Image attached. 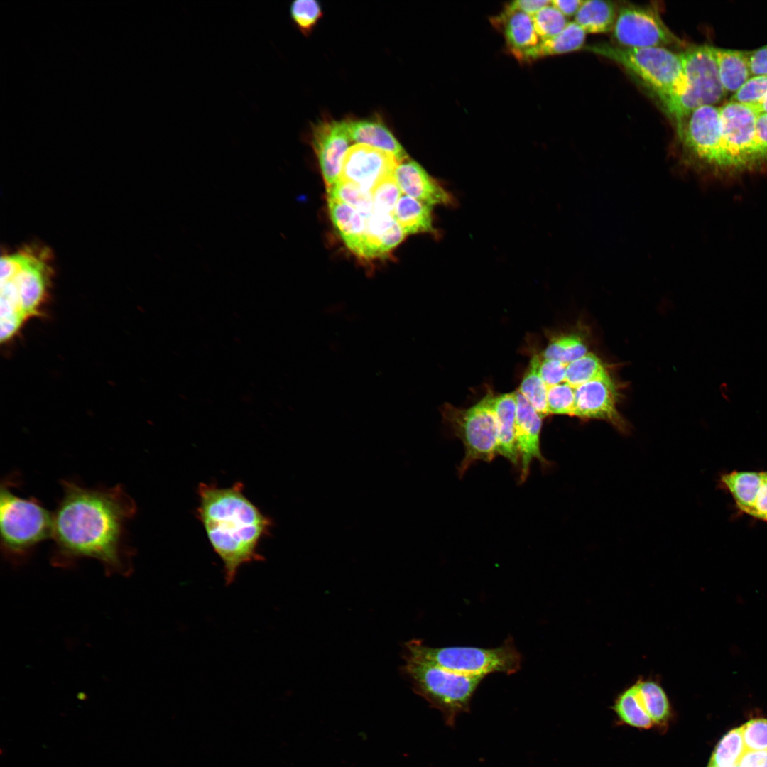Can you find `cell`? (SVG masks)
<instances>
[{
    "label": "cell",
    "instance_id": "obj_27",
    "mask_svg": "<svg viewBox=\"0 0 767 767\" xmlns=\"http://www.w3.org/2000/svg\"><path fill=\"white\" fill-rule=\"evenodd\" d=\"M641 704L654 724L664 726L671 717L668 697L659 682L639 678L635 682Z\"/></svg>",
    "mask_w": 767,
    "mask_h": 767
},
{
    "label": "cell",
    "instance_id": "obj_45",
    "mask_svg": "<svg viewBox=\"0 0 767 767\" xmlns=\"http://www.w3.org/2000/svg\"><path fill=\"white\" fill-rule=\"evenodd\" d=\"M736 767H767V751L746 750Z\"/></svg>",
    "mask_w": 767,
    "mask_h": 767
},
{
    "label": "cell",
    "instance_id": "obj_13",
    "mask_svg": "<svg viewBox=\"0 0 767 767\" xmlns=\"http://www.w3.org/2000/svg\"><path fill=\"white\" fill-rule=\"evenodd\" d=\"M351 141L346 120H322L312 126L311 142L326 190L339 180Z\"/></svg>",
    "mask_w": 767,
    "mask_h": 767
},
{
    "label": "cell",
    "instance_id": "obj_33",
    "mask_svg": "<svg viewBox=\"0 0 767 767\" xmlns=\"http://www.w3.org/2000/svg\"><path fill=\"white\" fill-rule=\"evenodd\" d=\"M606 374L601 360L589 352L567 365L565 382L575 388Z\"/></svg>",
    "mask_w": 767,
    "mask_h": 767
},
{
    "label": "cell",
    "instance_id": "obj_7",
    "mask_svg": "<svg viewBox=\"0 0 767 767\" xmlns=\"http://www.w3.org/2000/svg\"><path fill=\"white\" fill-rule=\"evenodd\" d=\"M678 54L687 89L683 96L665 106L676 121L678 133L692 111L703 106L714 105L726 95L713 47L694 46Z\"/></svg>",
    "mask_w": 767,
    "mask_h": 767
},
{
    "label": "cell",
    "instance_id": "obj_22",
    "mask_svg": "<svg viewBox=\"0 0 767 767\" xmlns=\"http://www.w3.org/2000/svg\"><path fill=\"white\" fill-rule=\"evenodd\" d=\"M330 219L346 246L361 257L366 232V217L353 207L327 197Z\"/></svg>",
    "mask_w": 767,
    "mask_h": 767
},
{
    "label": "cell",
    "instance_id": "obj_52",
    "mask_svg": "<svg viewBox=\"0 0 767 767\" xmlns=\"http://www.w3.org/2000/svg\"><path fill=\"white\" fill-rule=\"evenodd\" d=\"M765 479L767 481V472H764Z\"/></svg>",
    "mask_w": 767,
    "mask_h": 767
},
{
    "label": "cell",
    "instance_id": "obj_18",
    "mask_svg": "<svg viewBox=\"0 0 767 767\" xmlns=\"http://www.w3.org/2000/svg\"><path fill=\"white\" fill-rule=\"evenodd\" d=\"M494 23L501 28L511 53L519 60L531 61L533 53L541 42L531 16L506 6Z\"/></svg>",
    "mask_w": 767,
    "mask_h": 767
},
{
    "label": "cell",
    "instance_id": "obj_32",
    "mask_svg": "<svg viewBox=\"0 0 767 767\" xmlns=\"http://www.w3.org/2000/svg\"><path fill=\"white\" fill-rule=\"evenodd\" d=\"M327 197L347 204L366 217L373 212L371 193L363 192L357 186L348 181L339 179L335 184L327 190Z\"/></svg>",
    "mask_w": 767,
    "mask_h": 767
},
{
    "label": "cell",
    "instance_id": "obj_14",
    "mask_svg": "<svg viewBox=\"0 0 767 767\" xmlns=\"http://www.w3.org/2000/svg\"><path fill=\"white\" fill-rule=\"evenodd\" d=\"M616 393L609 374L575 388L573 415L608 420L624 428L616 407Z\"/></svg>",
    "mask_w": 767,
    "mask_h": 767
},
{
    "label": "cell",
    "instance_id": "obj_47",
    "mask_svg": "<svg viewBox=\"0 0 767 767\" xmlns=\"http://www.w3.org/2000/svg\"><path fill=\"white\" fill-rule=\"evenodd\" d=\"M752 517L767 521V481L765 480L758 496L754 506L749 513Z\"/></svg>",
    "mask_w": 767,
    "mask_h": 767
},
{
    "label": "cell",
    "instance_id": "obj_38",
    "mask_svg": "<svg viewBox=\"0 0 767 767\" xmlns=\"http://www.w3.org/2000/svg\"><path fill=\"white\" fill-rule=\"evenodd\" d=\"M547 405L549 414L573 415L575 388L566 382L548 387Z\"/></svg>",
    "mask_w": 767,
    "mask_h": 767
},
{
    "label": "cell",
    "instance_id": "obj_20",
    "mask_svg": "<svg viewBox=\"0 0 767 767\" xmlns=\"http://www.w3.org/2000/svg\"><path fill=\"white\" fill-rule=\"evenodd\" d=\"M516 408V392L494 396L493 410L497 424L499 455L515 467L519 466L515 435Z\"/></svg>",
    "mask_w": 767,
    "mask_h": 767
},
{
    "label": "cell",
    "instance_id": "obj_30",
    "mask_svg": "<svg viewBox=\"0 0 767 767\" xmlns=\"http://www.w3.org/2000/svg\"><path fill=\"white\" fill-rule=\"evenodd\" d=\"M540 359L535 354L531 359L518 391L542 417L549 414L547 405L548 386L540 376Z\"/></svg>",
    "mask_w": 767,
    "mask_h": 767
},
{
    "label": "cell",
    "instance_id": "obj_50",
    "mask_svg": "<svg viewBox=\"0 0 767 767\" xmlns=\"http://www.w3.org/2000/svg\"><path fill=\"white\" fill-rule=\"evenodd\" d=\"M758 113H766L767 114V95L762 102V103L756 109Z\"/></svg>",
    "mask_w": 767,
    "mask_h": 767
},
{
    "label": "cell",
    "instance_id": "obj_12",
    "mask_svg": "<svg viewBox=\"0 0 767 767\" xmlns=\"http://www.w3.org/2000/svg\"><path fill=\"white\" fill-rule=\"evenodd\" d=\"M398 164L391 153L357 143L348 149L339 179L353 183L363 192L371 193L382 180L393 175Z\"/></svg>",
    "mask_w": 767,
    "mask_h": 767
},
{
    "label": "cell",
    "instance_id": "obj_25",
    "mask_svg": "<svg viewBox=\"0 0 767 767\" xmlns=\"http://www.w3.org/2000/svg\"><path fill=\"white\" fill-rule=\"evenodd\" d=\"M392 215L406 234H435L433 224L432 206L408 195L401 196Z\"/></svg>",
    "mask_w": 767,
    "mask_h": 767
},
{
    "label": "cell",
    "instance_id": "obj_23",
    "mask_svg": "<svg viewBox=\"0 0 767 767\" xmlns=\"http://www.w3.org/2000/svg\"><path fill=\"white\" fill-rule=\"evenodd\" d=\"M720 479L722 484L732 496L739 509L749 514L766 480L764 472L734 471L723 474Z\"/></svg>",
    "mask_w": 767,
    "mask_h": 767
},
{
    "label": "cell",
    "instance_id": "obj_4",
    "mask_svg": "<svg viewBox=\"0 0 767 767\" xmlns=\"http://www.w3.org/2000/svg\"><path fill=\"white\" fill-rule=\"evenodd\" d=\"M585 49L618 62L636 75L657 94L664 107L687 92L679 54L666 48H624L597 43Z\"/></svg>",
    "mask_w": 767,
    "mask_h": 767
},
{
    "label": "cell",
    "instance_id": "obj_16",
    "mask_svg": "<svg viewBox=\"0 0 767 767\" xmlns=\"http://www.w3.org/2000/svg\"><path fill=\"white\" fill-rule=\"evenodd\" d=\"M515 435L519 456L520 480L523 482L529 474L531 462L538 460L543 464L547 461L540 449L542 417L531 403L517 391Z\"/></svg>",
    "mask_w": 767,
    "mask_h": 767
},
{
    "label": "cell",
    "instance_id": "obj_24",
    "mask_svg": "<svg viewBox=\"0 0 767 767\" xmlns=\"http://www.w3.org/2000/svg\"><path fill=\"white\" fill-rule=\"evenodd\" d=\"M713 50L725 92H736L751 75L747 52L714 47Z\"/></svg>",
    "mask_w": 767,
    "mask_h": 767
},
{
    "label": "cell",
    "instance_id": "obj_49",
    "mask_svg": "<svg viewBox=\"0 0 767 767\" xmlns=\"http://www.w3.org/2000/svg\"><path fill=\"white\" fill-rule=\"evenodd\" d=\"M720 393L722 398L726 401H729L731 396V390L726 383H722L720 386Z\"/></svg>",
    "mask_w": 767,
    "mask_h": 767
},
{
    "label": "cell",
    "instance_id": "obj_21",
    "mask_svg": "<svg viewBox=\"0 0 767 767\" xmlns=\"http://www.w3.org/2000/svg\"><path fill=\"white\" fill-rule=\"evenodd\" d=\"M346 123L352 141L388 152L399 163L408 158L403 146L379 120L347 119Z\"/></svg>",
    "mask_w": 767,
    "mask_h": 767
},
{
    "label": "cell",
    "instance_id": "obj_36",
    "mask_svg": "<svg viewBox=\"0 0 767 767\" xmlns=\"http://www.w3.org/2000/svg\"><path fill=\"white\" fill-rule=\"evenodd\" d=\"M290 13L297 28L305 36L312 32L322 16L321 6L315 0L295 1L290 5Z\"/></svg>",
    "mask_w": 767,
    "mask_h": 767
},
{
    "label": "cell",
    "instance_id": "obj_31",
    "mask_svg": "<svg viewBox=\"0 0 767 767\" xmlns=\"http://www.w3.org/2000/svg\"><path fill=\"white\" fill-rule=\"evenodd\" d=\"M741 727L727 733L716 746L709 764L719 767L736 766L746 751Z\"/></svg>",
    "mask_w": 767,
    "mask_h": 767
},
{
    "label": "cell",
    "instance_id": "obj_41",
    "mask_svg": "<svg viewBox=\"0 0 767 767\" xmlns=\"http://www.w3.org/2000/svg\"><path fill=\"white\" fill-rule=\"evenodd\" d=\"M567 365L553 359L541 361L539 373L548 387L565 382Z\"/></svg>",
    "mask_w": 767,
    "mask_h": 767
},
{
    "label": "cell",
    "instance_id": "obj_35",
    "mask_svg": "<svg viewBox=\"0 0 767 767\" xmlns=\"http://www.w3.org/2000/svg\"><path fill=\"white\" fill-rule=\"evenodd\" d=\"M402 192L393 175L382 180L373 190V212L393 214Z\"/></svg>",
    "mask_w": 767,
    "mask_h": 767
},
{
    "label": "cell",
    "instance_id": "obj_9",
    "mask_svg": "<svg viewBox=\"0 0 767 767\" xmlns=\"http://www.w3.org/2000/svg\"><path fill=\"white\" fill-rule=\"evenodd\" d=\"M685 160L692 166L725 171L719 108H697L687 117L678 133Z\"/></svg>",
    "mask_w": 767,
    "mask_h": 767
},
{
    "label": "cell",
    "instance_id": "obj_8",
    "mask_svg": "<svg viewBox=\"0 0 767 767\" xmlns=\"http://www.w3.org/2000/svg\"><path fill=\"white\" fill-rule=\"evenodd\" d=\"M494 396L488 393L466 410L447 408L445 420L463 443L464 455L458 467L462 477L477 461L489 462L499 455L498 430L493 410Z\"/></svg>",
    "mask_w": 767,
    "mask_h": 767
},
{
    "label": "cell",
    "instance_id": "obj_17",
    "mask_svg": "<svg viewBox=\"0 0 767 767\" xmlns=\"http://www.w3.org/2000/svg\"><path fill=\"white\" fill-rule=\"evenodd\" d=\"M393 175L402 193L424 204L433 206L455 203L452 195L413 160L399 163Z\"/></svg>",
    "mask_w": 767,
    "mask_h": 767
},
{
    "label": "cell",
    "instance_id": "obj_51",
    "mask_svg": "<svg viewBox=\"0 0 767 767\" xmlns=\"http://www.w3.org/2000/svg\"><path fill=\"white\" fill-rule=\"evenodd\" d=\"M707 767H719V766H713V765H710V764H708ZM733 767H736V766H733Z\"/></svg>",
    "mask_w": 767,
    "mask_h": 767
},
{
    "label": "cell",
    "instance_id": "obj_44",
    "mask_svg": "<svg viewBox=\"0 0 767 767\" xmlns=\"http://www.w3.org/2000/svg\"><path fill=\"white\" fill-rule=\"evenodd\" d=\"M756 140L758 153L763 161H767V114L759 113L756 121Z\"/></svg>",
    "mask_w": 767,
    "mask_h": 767
},
{
    "label": "cell",
    "instance_id": "obj_11",
    "mask_svg": "<svg viewBox=\"0 0 767 767\" xmlns=\"http://www.w3.org/2000/svg\"><path fill=\"white\" fill-rule=\"evenodd\" d=\"M612 31L619 46L624 48H665L677 41L655 11L633 5L620 7Z\"/></svg>",
    "mask_w": 767,
    "mask_h": 767
},
{
    "label": "cell",
    "instance_id": "obj_19",
    "mask_svg": "<svg viewBox=\"0 0 767 767\" xmlns=\"http://www.w3.org/2000/svg\"><path fill=\"white\" fill-rule=\"evenodd\" d=\"M406 233L393 215L372 212L366 217V232L361 257L374 259L386 255L405 238Z\"/></svg>",
    "mask_w": 767,
    "mask_h": 767
},
{
    "label": "cell",
    "instance_id": "obj_6",
    "mask_svg": "<svg viewBox=\"0 0 767 767\" xmlns=\"http://www.w3.org/2000/svg\"><path fill=\"white\" fill-rule=\"evenodd\" d=\"M405 658L404 674L414 692L439 710L446 724L454 727L457 717L470 709L472 698L485 677L455 673L437 665Z\"/></svg>",
    "mask_w": 767,
    "mask_h": 767
},
{
    "label": "cell",
    "instance_id": "obj_29",
    "mask_svg": "<svg viewBox=\"0 0 767 767\" xmlns=\"http://www.w3.org/2000/svg\"><path fill=\"white\" fill-rule=\"evenodd\" d=\"M613 709L621 722L631 727L649 729L654 724L641 704L635 683L619 695Z\"/></svg>",
    "mask_w": 767,
    "mask_h": 767
},
{
    "label": "cell",
    "instance_id": "obj_15",
    "mask_svg": "<svg viewBox=\"0 0 767 767\" xmlns=\"http://www.w3.org/2000/svg\"><path fill=\"white\" fill-rule=\"evenodd\" d=\"M46 256L44 251L38 254L27 249L26 262L12 279L18 290L21 311L26 319L38 314L47 294L50 270Z\"/></svg>",
    "mask_w": 767,
    "mask_h": 767
},
{
    "label": "cell",
    "instance_id": "obj_37",
    "mask_svg": "<svg viewBox=\"0 0 767 767\" xmlns=\"http://www.w3.org/2000/svg\"><path fill=\"white\" fill-rule=\"evenodd\" d=\"M531 17L535 29L541 40L557 35L569 23L566 17L551 4Z\"/></svg>",
    "mask_w": 767,
    "mask_h": 767
},
{
    "label": "cell",
    "instance_id": "obj_2",
    "mask_svg": "<svg viewBox=\"0 0 767 767\" xmlns=\"http://www.w3.org/2000/svg\"><path fill=\"white\" fill-rule=\"evenodd\" d=\"M197 517L223 563L226 583H232L244 565L261 561L259 545L273 521L245 495L244 485L229 487L200 483Z\"/></svg>",
    "mask_w": 767,
    "mask_h": 767
},
{
    "label": "cell",
    "instance_id": "obj_40",
    "mask_svg": "<svg viewBox=\"0 0 767 767\" xmlns=\"http://www.w3.org/2000/svg\"><path fill=\"white\" fill-rule=\"evenodd\" d=\"M746 750L767 751V719L755 718L741 726Z\"/></svg>",
    "mask_w": 767,
    "mask_h": 767
},
{
    "label": "cell",
    "instance_id": "obj_3",
    "mask_svg": "<svg viewBox=\"0 0 767 767\" xmlns=\"http://www.w3.org/2000/svg\"><path fill=\"white\" fill-rule=\"evenodd\" d=\"M8 477L0 487L1 549L11 563L26 562L36 546L51 538L53 513L35 497L23 498L13 491L18 483Z\"/></svg>",
    "mask_w": 767,
    "mask_h": 767
},
{
    "label": "cell",
    "instance_id": "obj_42",
    "mask_svg": "<svg viewBox=\"0 0 767 767\" xmlns=\"http://www.w3.org/2000/svg\"><path fill=\"white\" fill-rule=\"evenodd\" d=\"M27 250L1 258V283L12 280L23 266Z\"/></svg>",
    "mask_w": 767,
    "mask_h": 767
},
{
    "label": "cell",
    "instance_id": "obj_5",
    "mask_svg": "<svg viewBox=\"0 0 767 767\" xmlns=\"http://www.w3.org/2000/svg\"><path fill=\"white\" fill-rule=\"evenodd\" d=\"M404 658L431 663L446 670L469 675L486 677L493 673L507 675L521 668L522 657L511 637L500 646L479 648L448 646L434 648L413 639L405 645Z\"/></svg>",
    "mask_w": 767,
    "mask_h": 767
},
{
    "label": "cell",
    "instance_id": "obj_10",
    "mask_svg": "<svg viewBox=\"0 0 767 767\" xmlns=\"http://www.w3.org/2000/svg\"><path fill=\"white\" fill-rule=\"evenodd\" d=\"M725 171L756 169L763 162L757 148L756 121L752 107L729 102L719 108Z\"/></svg>",
    "mask_w": 767,
    "mask_h": 767
},
{
    "label": "cell",
    "instance_id": "obj_43",
    "mask_svg": "<svg viewBox=\"0 0 767 767\" xmlns=\"http://www.w3.org/2000/svg\"><path fill=\"white\" fill-rule=\"evenodd\" d=\"M751 75H767V45L751 52H747Z\"/></svg>",
    "mask_w": 767,
    "mask_h": 767
},
{
    "label": "cell",
    "instance_id": "obj_28",
    "mask_svg": "<svg viewBox=\"0 0 767 767\" xmlns=\"http://www.w3.org/2000/svg\"><path fill=\"white\" fill-rule=\"evenodd\" d=\"M586 34L585 31L575 21L569 22L557 35L541 40L533 53L531 61L541 57L580 50L584 45Z\"/></svg>",
    "mask_w": 767,
    "mask_h": 767
},
{
    "label": "cell",
    "instance_id": "obj_48",
    "mask_svg": "<svg viewBox=\"0 0 767 767\" xmlns=\"http://www.w3.org/2000/svg\"><path fill=\"white\" fill-rule=\"evenodd\" d=\"M583 1L582 0H553L551 1V4L556 8L565 17H570L575 16L576 13L581 6Z\"/></svg>",
    "mask_w": 767,
    "mask_h": 767
},
{
    "label": "cell",
    "instance_id": "obj_1",
    "mask_svg": "<svg viewBox=\"0 0 767 767\" xmlns=\"http://www.w3.org/2000/svg\"><path fill=\"white\" fill-rule=\"evenodd\" d=\"M60 484L62 496L53 513L52 565L68 568L89 558L108 575H130L135 551L126 524L136 512L134 500L121 484L88 488L64 479Z\"/></svg>",
    "mask_w": 767,
    "mask_h": 767
},
{
    "label": "cell",
    "instance_id": "obj_46",
    "mask_svg": "<svg viewBox=\"0 0 767 767\" xmlns=\"http://www.w3.org/2000/svg\"><path fill=\"white\" fill-rule=\"evenodd\" d=\"M550 4L551 1L548 0H517L511 2L507 6L533 16Z\"/></svg>",
    "mask_w": 767,
    "mask_h": 767
},
{
    "label": "cell",
    "instance_id": "obj_39",
    "mask_svg": "<svg viewBox=\"0 0 767 767\" xmlns=\"http://www.w3.org/2000/svg\"><path fill=\"white\" fill-rule=\"evenodd\" d=\"M767 95V75L750 77L731 97V102L754 107L756 110Z\"/></svg>",
    "mask_w": 767,
    "mask_h": 767
},
{
    "label": "cell",
    "instance_id": "obj_34",
    "mask_svg": "<svg viewBox=\"0 0 767 767\" xmlns=\"http://www.w3.org/2000/svg\"><path fill=\"white\" fill-rule=\"evenodd\" d=\"M587 349L580 337L575 334L553 339L543 352L544 359L561 361L565 364L587 354Z\"/></svg>",
    "mask_w": 767,
    "mask_h": 767
},
{
    "label": "cell",
    "instance_id": "obj_26",
    "mask_svg": "<svg viewBox=\"0 0 767 767\" xmlns=\"http://www.w3.org/2000/svg\"><path fill=\"white\" fill-rule=\"evenodd\" d=\"M616 4L611 1H583L575 16V22L586 33H604L613 30L617 16Z\"/></svg>",
    "mask_w": 767,
    "mask_h": 767
}]
</instances>
